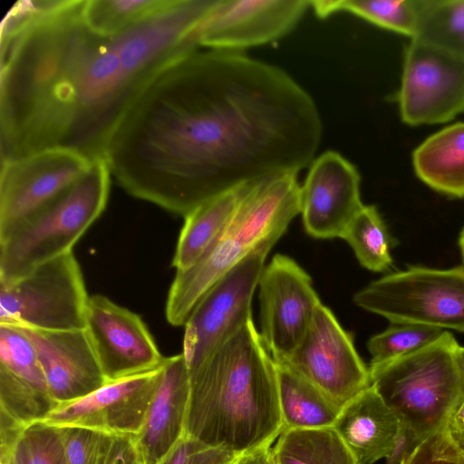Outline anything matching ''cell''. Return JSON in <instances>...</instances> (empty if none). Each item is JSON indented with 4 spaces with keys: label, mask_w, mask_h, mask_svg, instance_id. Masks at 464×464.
Here are the masks:
<instances>
[{
    "label": "cell",
    "mask_w": 464,
    "mask_h": 464,
    "mask_svg": "<svg viewBox=\"0 0 464 464\" xmlns=\"http://www.w3.org/2000/svg\"><path fill=\"white\" fill-rule=\"evenodd\" d=\"M322 137L314 101L285 71L243 53L198 49L151 77L104 159L129 194L185 218L249 181L298 174Z\"/></svg>",
    "instance_id": "obj_1"
},
{
    "label": "cell",
    "mask_w": 464,
    "mask_h": 464,
    "mask_svg": "<svg viewBox=\"0 0 464 464\" xmlns=\"http://www.w3.org/2000/svg\"><path fill=\"white\" fill-rule=\"evenodd\" d=\"M216 3L173 0L105 36L85 23L84 0L17 1L1 24V161L48 149L104 158L151 77L201 48L199 29Z\"/></svg>",
    "instance_id": "obj_2"
},
{
    "label": "cell",
    "mask_w": 464,
    "mask_h": 464,
    "mask_svg": "<svg viewBox=\"0 0 464 464\" xmlns=\"http://www.w3.org/2000/svg\"><path fill=\"white\" fill-rule=\"evenodd\" d=\"M185 435L238 456L283 431L276 363L253 318L189 372Z\"/></svg>",
    "instance_id": "obj_3"
},
{
    "label": "cell",
    "mask_w": 464,
    "mask_h": 464,
    "mask_svg": "<svg viewBox=\"0 0 464 464\" xmlns=\"http://www.w3.org/2000/svg\"><path fill=\"white\" fill-rule=\"evenodd\" d=\"M300 187L295 173L246 183L228 226L191 267L176 273L166 303L171 325H184L208 289L255 249L276 243L300 214Z\"/></svg>",
    "instance_id": "obj_4"
},
{
    "label": "cell",
    "mask_w": 464,
    "mask_h": 464,
    "mask_svg": "<svg viewBox=\"0 0 464 464\" xmlns=\"http://www.w3.org/2000/svg\"><path fill=\"white\" fill-rule=\"evenodd\" d=\"M459 348L454 335L444 331L409 355L369 366L371 385L401 421L404 454L444 429L464 399Z\"/></svg>",
    "instance_id": "obj_5"
},
{
    "label": "cell",
    "mask_w": 464,
    "mask_h": 464,
    "mask_svg": "<svg viewBox=\"0 0 464 464\" xmlns=\"http://www.w3.org/2000/svg\"><path fill=\"white\" fill-rule=\"evenodd\" d=\"M110 175L104 158L92 160L76 182L0 241V283L13 282L72 252L106 207Z\"/></svg>",
    "instance_id": "obj_6"
},
{
    "label": "cell",
    "mask_w": 464,
    "mask_h": 464,
    "mask_svg": "<svg viewBox=\"0 0 464 464\" xmlns=\"http://www.w3.org/2000/svg\"><path fill=\"white\" fill-rule=\"evenodd\" d=\"M353 302L392 324L464 332V266H410L371 282L353 295Z\"/></svg>",
    "instance_id": "obj_7"
},
{
    "label": "cell",
    "mask_w": 464,
    "mask_h": 464,
    "mask_svg": "<svg viewBox=\"0 0 464 464\" xmlns=\"http://www.w3.org/2000/svg\"><path fill=\"white\" fill-rule=\"evenodd\" d=\"M89 297L81 267L70 252L13 282L0 283V324L44 331L82 330Z\"/></svg>",
    "instance_id": "obj_8"
},
{
    "label": "cell",
    "mask_w": 464,
    "mask_h": 464,
    "mask_svg": "<svg viewBox=\"0 0 464 464\" xmlns=\"http://www.w3.org/2000/svg\"><path fill=\"white\" fill-rule=\"evenodd\" d=\"M273 246L255 249L216 282L192 310L184 324L182 352L188 373L252 319V298Z\"/></svg>",
    "instance_id": "obj_9"
},
{
    "label": "cell",
    "mask_w": 464,
    "mask_h": 464,
    "mask_svg": "<svg viewBox=\"0 0 464 464\" xmlns=\"http://www.w3.org/2000/svg\"><path fill=\"white\" fill-rule=\"evenodd\" d=\"M277 362L288 365L340 408L371 386L369 367L358 354L353 335L323 304L295 350Z\"/></svg>",
    "instance_id": "obj_10"
},
{
    "label": "cell",
    "mask_w": 464,
    "mask_h": 464,
    "mask_svg": "<svg viewBox=\"0 0 464 464\" xmlns=\"http://www.w3.org/2000/svg\"><path fill=\"white\" fill-rule=\"evenodd\" d=\"M398 104L401 121L410 126L445 123L464 112V58L411 40Z\"/></svg>",
    "instance_id": "obj_11"
},
{
    "label": "cell",
    "mask_w": 464,
    "mask_h": 464,
    "mask_svg": "<svg viewBox=\"0 0 464 464\" xmlns=\"http://www.w3.org/2000/svg\"><path fill=\"white\" fill-rule=\"evenodd\" d=\"M92 160L48 149L1 161L0 241L76 182Z\"/></svg>",
    "instance_id": "obj_12"
},
{
    "label": "cell",
    "mask_w": 464,
    "mask_h": 464,
    "mask_svg": "<svg viewBox=\"0 0 464 464\" xmlns=\"http://www.w3.org/2000/svg\"><path fill=\"white\" fill-rule=\"evenodd\" d=\"M260 336L276 362H284L304 338L322 304L306 271L276 254L258 281Z\"/></svg>",
    "instance_id": "obj_13"
},
{
    "label": "cell",
    "mask_w": 464,
    "mask_h": 464,
    "mask_svg": "<svg viewBox=\"0 0 464 464\" xmlns=\"http://www.w3.org/2000/svg\"><path fill=\"white\" fill-rule=\"evenodd\" d=\"M161 371L162 364L148 372L108 382L85 396L57 403L40 422L132 440L140 431Z\"/></svg>",
    "instance_id": "obj_14"
},
{
    "label": "cell",
    "mask_w": 464,
    "mask_h": 464,
    "mask_svg": "<svg viewBox=\"0 0 464 464\" xmlns=\"http://www.w3.org/2000/svg\"><path fill=\"white\" fill-rule=\"evenodd\" d=\"M85 330L106 382L148 372L164 360L146 324L108 297H89Z\"/></svg>",
    "instance_id": "obj_15"
},
{
    "label": "cell",
    "mask_w": 464,
    "mask_h": 464,
    "mask_svg": "<svg viewBox=\"0 0 464 464\" xmlns=\"http://www.w3.org/2000/svg\"><path fill=\"white\" fill-rule=\"evenodd\" d=\"M307 0H218L199 29L200 47L243 53L290 33L307 9Z\"/></svg>",
    "instance_id": "obj_16"
},
{
    "label": "cell",
    "mask_w": 464,
    "mask_h": 464,
    "mask_svg": "<svg viewBox=\"0 0 464 464\" xmlns=\"http://www.w3.org/2000/svg\"><path fill=\"white\" fill-rule=\"evenodd\" d=\"M300 187V214L305 232L314 238L342 237L364 206L360 174L355 166L334 150H326L309 165Z\"/></svg>",
    "instance_id": "obj_17"
},
{
    "label": "cell",
    "mask_w": 464,
    "mask_h": 464,
    "mask_svg": "<svg viewBox=\"0 0 464 464\" xmlns=\"http://www.w3.org/2000/svg\"><path fill=\"white\" fill-rule=\"evenodd\" d=\"M20 328L32 341L50 396L56 403L85 396L106 383L85 329Z\"/></svg>",
    "instance_id": "obj_18"
},
{
    "label": "cell",
    "mask_w": 464,
    "mask_h": 464,
    "mask_svg": "<svg viewBox=\"0 0 464 464\" xmlns=\"http://www.w3.org/2000/svg\"><path fill=\"white\" fill-rule=\"evenodd\" d=\"M189 388L183 353L164 357L161 376L140 431L130 440L141 464H161L185 435Z\"/></svg>",
    "instance_id": "obj_19"
},
{
    "label": "cell",
    "mask_w": 464,
    "mask_h": 464,
    "mask_svg": "<svg viewBox=\"0 0 464 464\" xmlns=\"http://www.w3.org/2000/svg\"><path fill=\"white\" fill-rule=\"evenodd\" d=\"M333 428L358 464L390 459L402 442L400 420L372 385L342 408Z\"/></svg>",
    "instance_id": "obj_20"
},
{
    "label": "cell",
    "mask_w": 464,
    "mask_h": 464,
    "mask_svg": "<svg viewBox=\"0 0 464 464\" xmlns=\"http://www.w3.org/2000/svg\"><path fill=\"white\" fill-rule=\"evenodd\" d=\"M416 176L433 190L464 198V122L449 125L423 140L412 152Z\"/></svg>",
    "instance_id": "obj_21"
},
{
    "label": "cell",
    "mask_w": 464,
    "mask_h": 464,
    "mask_svg": "<svg viewBox=\"0 0 464 464\" xmlns=\"http://www.w3.org/2000/svg\"><path fill=\"white\" fill-rule=\"evenodd\" d=\"M245 185L207 200L185 217L172 259L177 272L191 267L228 226L242 199Z\"/></svg>",
    "instance_id": "obj_22"
},
{
    "label": "cell",
    "mask_w": 464,
    "mask_h": 464,
    "mask_svg": "<svg viewBox=\"0 0 464 464\" xmlns=\"http://www.w3.org/2000/svg\"><path fill=\"white\" fill-rule=\"evenodd\" d=\"M276 363L283 430L333 427L342 408L288 365Z\"/></svg>",
    "instance_id": "obj_23"
},
{
    "label": "cell",
    "mask_w": 464,
    "mask_h": 464,
    "mask_svg": "<svg viewBox=\"0 0 464 464\" xmlns=\"http://www.w3.org/2000/svg\"><path fill=\"white\" fill-rule=\"evenodd\" d=\"M272 454L275 464H358L333 427L283 430Z\"/></svg>",
    "instance_id": "obj_24"
},
{
    "label": "cell",
    "mask_w": 464,
    "mask_h": 464,
    "mask_svg": "<svg viewBox=\"0 0 464 464\" xmlns=\"http://www.w3.org/2000/svg\"><path fill=\"white\" fill-rule=\"evenodd\" d=\"M310 7L323 18L347 12L411 39L417 31V0H321L310 1Z\"/></svg>",
    "instance_id": "obj_25"
},
{
    "label": "cell",
    "mask_w": 464,
    "mask_h": 464,
    "mask_svg": "<svg viewBox=\"0 0 464 464\" xmlns=\"http://www.w3.org/2000/svg\"><path fill=\"white\" fill-rule=\"evenodd\" d=\"M418 25L411 40L464 58V0H417Z\"/></svg>",
    "instance_id": "obj_26"
},
{
    "label": "cell",
    "mask_w": 464,
    "mask_h": 464,
    "mask_svg": "<svg viewBox=\"0 0 464 464\" xmlns=\"http://www.w3.org/2000/svg\"><path fill=\"white\" fill-rule=\"evenodd\" d=\"M342 238L353 248L361 266L385 272L392 266L391 237L375 206H363L353 217Z\"/></svg>",
    "instance_id": "obj_27"
},
{
    "label": "cell",
    "mask_w": 464,
    "mask_h": 464,
    "mask_svg": "<svg viewBox=\"0 0 464 464\" xmlns=\"http://www.w3.org/2000/svg\"><path fill=\"white\" fill-rule=\"evenodd\" d=\"M173 0H84L82 15L95 33H123L168 7Z\"/></svg>",
    "instance_id": "obj_28"
},
{
    "label": "cell",
    "mask_w": 464,
    "mask_h": 464,
    "mask_svg": "<svg viewBox=\"0 0 464 464\" xmlns=\"http://www.w3.org/2000/svg\"><path fill=\"white\" fill-rule=\"evenodd\" d=\"M445 330L414 324H392L367 342L370 365H379L409 355L437 340Z\"/></svg>",
    "instance_id": "obj_29"
},
{
    "label": "cell",
    "mask_w": 464,
    "mask_h": 464,
    "mask_svg": "<svg viewBox=\"0 0 464 464\" xmlns=\"http://www.w3.org/2000/svg\"><path fill=\"white\" fill-rule=\"evenodd\" d=\"M0 464H66L62 429L43 422L26 428Z\"/></svg>",
    "instance_id": "obj_30"
},
{
    "label": "cell",
    "mask_w": 464,
    "mask_h": 464,
    "mask_svg": "<svg viewBox=\"0 0 464 464\" xmlns=\"http://www.w3.org/2000/svg\"><path fill=\"white\" fill-rule=\"evenodd\" d=\"M0 366L30 386L49 393L35 348L18 327L0 324Z\"/></svg>",
    "instance_id": "obj_31"
},
{
    "label": "cell",
    "mask_w": 464,
    "mask_h": 464,
    "mask_svg": "<svg viewBox=\"0 0 464 464\" xmlns=\"http://www.w3.org/2000/svg\"><path fill=\"white\" fill-rule=\"evenodd\" d=\"M66 464H111L119 439L82 429H62Z\"/></svg>",
    "instance_id": "obj_32"
},
{
    "label": "cell",
    "mask_w": 464,
    "mask_h": 464,
    "mask_svg": "<svg viewBox=\"0 0 464 464\" xmlns=\"http://www.w3.org/2000/svg\"><path fill=\"white\" fill-rule=\"evenodd\" d=\"M400 464H464V454L445 427L404 454Z\"/></svg>",
    "instance_id": "obj_33"
},
{
    "label": "cell",
    "mask_w": 464,
    "mask_h": 464,
    "mask_svg": "<svg viewBox=\"0 0 464 464\" xmlns=\"http://www.w3.org/2000/svg\"><path fill=\"white\" fill-rule=\"evenodd\" d=\"M237 456L184 435L161 464H234Z\"/></svg>",
    "instance_id": "obj_34"
},
{
    "label": "cell",
    "mask_w": 464,
    "mask_h": 464,
    "mask_svg": "<svg viewBox=\"0 0 464 464\" xmlns=\"http://www.w3.org/2000/svg\"><path fill=\"white\" fill-rule=\"evenodd\" d=\"M446 430L452 441L464 454V399L451 414Z\"/></svg>",
    "instance_id": "obj_35"
},
{
    "label": "cell",
    "mask_w": 464,
    "mask_h": 464,
    "mask_svg": "<svg viewBox=\"0 0 464 464\" xmlns=\"http://www.w3.org/2000/svg\"><path fill=\"white\" fill-rule=\"evenodd\" d=\"M234 464H275L272 446L262 447L238 455Z\"/></svg>",
    "instance_id": "obj_36"
},
{
    "label": "cell",
    "mask_w": 464,
    "mask_h": 464,
    "mask_svg": "<svg viewBox=\"0 0 464 464\" xmlns=\"http://www.w3.org/2000/svg\"><path fill=\"white\" fill-rule=\"evenodd\" d=\"M111 464H138L130 440H118Z\"/></svg>",
    "instance_id": "obj_37"
},
{
    "label": "cell",
    "mask_w": 464,
    "mask_h": 464,
    "mask_svg": "<svg viewBox=\"0 0 464 464\" xmlns=\"http://www.w3.org/2000/svg\"><path fill=\"white\" fill-rule=\"evenodd\" d=\"M458 362L464 377V347L459 346L458 350Z\"/></svg>",
    "instance_id": "obj_38"
},
{
    "label": "cell",
    "mask_w": 464,
    "mask_h": 464,
    "mask_svg": "<svg viewBox=\"0 0 464 464\" xmlns=\"http://www.w3.org/2000/svg\"><path fill=\"white\" fill-rule=\"evenodd\" d=\"M459 247L460 253L462 255V257L464 259V227L459 234Z\"/></svg>",
    "instance_id": "obj_39"
},
{
    "label": "cell",
    "mask_w": 464,
    "mask_h": 464,
    "mask_svg": "<svg viewBox=\"0 0 464 464\" xmlns=\"http://www.w3.org/2000/svg\"><path fill=\"white\" fill-rule=\"evenodd\" d=\"M138 464H141V463H140V462H139V460H138Z\"/></svg>",
    "instance_id": "obj_40"
}]
</instances>
